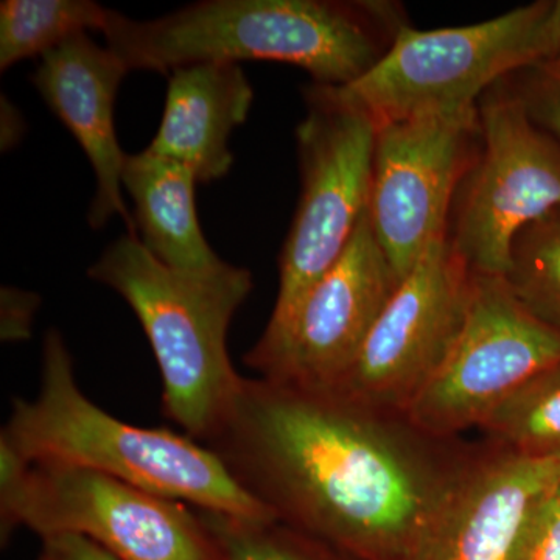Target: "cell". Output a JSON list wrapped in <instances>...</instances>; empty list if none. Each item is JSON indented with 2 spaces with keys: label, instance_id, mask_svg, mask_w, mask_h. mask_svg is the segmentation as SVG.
<instances>
[{
  "label": "cell",
  "instance_id": "1",
  "mask_svg": "<svg viewBox=\"0 0 560 560\" xmlns=\"http://www.w3.org/2000/svg\"><path fill=\"white\" fill-rule=\"evenodd\" d=\"M400 416L243 377L205 445L278 521L374 560H405L459 463Z\"/></svg>",
  "mask_w": 560,
  "mask_h": 560
},
{
  "label": "cell",
  "instance_id": "2",
  "mask_svg": "<svg viewBox=\"0 0 560 560\" xmlns=\"http://www.w3.org/2000/svg\"><path fill=\"white\" fill-rule=\"evenodd\" d=\"M401 18L390 2L205 0L149 21L109 9L102 33L130 72L276 61L311 73L313 84L345 88L382 60L407 25Z\"/></svg>",
  "mask_w": 560,
  "mask_h": 560
},
{
  "label": "cell",
  "instance_id": "3",
  "mask_svg": "<svg viewBox=\"0 0 560 560\" xmlns=\"http://www.w3.org/2000/svg\"><path fill=\"white\" fill-rule=\"evenodd\" d=\"M60 331H47L38 393L14 399L0 444L32 464H58L108 475L195 510L278 521L250 497L208 445L187 434L114 418L88 399Z\"/></svg>",
  "mask_w": 560,
  "mask_h": 560
},
{
  "label": "cell",
  "instance_id": "4",
  "mask_svg": "<svg viewBox=\"0 0 560 560\" xmlns=\"http://www.w3.org/2000/svg\"><path fill=\"white\" fill-rule=\"evenodd\" d=\"M127 301L149 338L162 375V410L191 440L220 430L241 389L228 331L253 291L249 270L224 261L206 272L175 270L138 237L110 243L88 270Z\"/></svg>",
  "mask_w": 560,
  "mask_h": 560
},
{
  "label": "cell",
  "instance_id": "5",
  "mask_svg": "<svg viewBox=\"0 0 560 560\" xmlns=\"http://www.w3.org/2000/svg\"><path fill=\"white\" fill-rule=\"evenodd\" d=\"M24 526L40 539L79 534L120 560H221L201 512L108 475L32 464L0 444L2 541Z\"/></svg>",
  "mask_w": 560,
  "mask_h": 560
},
{
  "label": "cell",
  "instance_id": "6",
  "mask_svg": "<svg viewBox=\"0 0 560 560\" xmlns=\"http://www.w3.org/2000/svg\"><path fill=\"white\" fill-rule=\"evenodd\" d=\"M296 130L301 197L279 257V290L259 341L271 348L305 294L348 249L370 206L377 125L337 88L313 84Z\"/></svg>",
  "mask_w": 560,
  "mask_h": 560
},
{
  "label": "cell",
  "instance_id": "7",
  "mask_svg": "<svg viewBox=\"0 0 560 560\" xmlns=\"http://www.w3.org/2000/svg\"><path fill=\"white\" fill-rule=\"evenodd\" d=\"M548 9L550 2H536L480 24L438 31L405 25L366 75L337 91L377 127L474 108L499 81L539 65Z\"/></svg>",
  "mask_w": 560,
  "mask_h": 560
},
{
  "label": "cell",
  "instance_id": "8",
  "mask_svg": "<svg viewBox=\"0 0 560 560\" xmlns=\"http://www.w3.org/2000/svg\"><path fill=\"white\" fill-rule=\"evenodd\" d=\"M480 143L453 200L447 238L471 272L506 276L525 228L560 209V145L506 79L478 102Z\"/></svg>",
  "mask_w": 560,
  "mask_h": 560
},
{
  "label": "cell",
  "instance_id": "9",
  "mask_svg": "<svg viewBox=\"0 0 560 560\" xmlns=\"http://www.w3.org/2000/svg\"><path fill=\"white\" fill-rule=\"evenodd\" d=\"M560 363V334L533 315L503 276L474 272L458 337L405 410L429 440L480 425L523 383Z\"/></svg>",
  "mask_w": 560,
  "mask_h": 560
},
{
  "label": "cell",
  "instance_id": "10",
  "mask_svg": "<svg viewBox=\"0 0 560 560\" xmlns=\"http://www.w3.org/2000/svg\"><path fill=\"white\" fill-rule=\"evenodd\" d=\"M474 272L447 234L397 283L352 366L326 393L366 410L404 416L458 337Z\"/></svg>",
  "mask_w": 560,
  "mask_h": 560
},
{
  "label": "cell",
  "instance_id": "11",
  "mask_svg": "<svg viewBox=\"0 0 560 560\" xmlns=\"http://www.w3.org/2000/svg\"><path fill=\"white\" fill-rule=\"evenodd\" d=\"M477 140L478 105L378 125L368 215L399 282L431 243L447 234Z\"/></svg>",
  "mask_w": 560,
  "mask_h": 560
},
{
  "label": "cell",
  "instance_id": "12",
  "mask_svg": "<svg viewBox=\"0 0 560 560\" xmlns=\"http://www.w3.org/2000/svg\"><path fill=\"white\" fill-rule=\"evenodd\" d=\"M399 280L364 213L348 249L305 294L271 348L249 350L245 363L296 388L329 390L359 357Z\"/></svg>",
  "mask_w": 560,
  "mask_h": 560
},
{
  "label": "cell",
  "instance_id": "13",
  "mask_svg": "<svg viewBox=\"0 0 560 560\" xmlns=\"http://www.w3.org/2000/svg\"><path fill=\"white\" fill-rule=\"evenodd\" d=\"M559 458L499 451L464 460L405 560H508L530 508L555 486Z\"/></svg>",
  "mask_w": 560,
  "mask_h": 560
},
{
  "label": "cell",
  "instance_id": "14",
  "mask_svg": "<svg viewBox=\"0 0 560 560\" xmlns=\"http://www.w3.org/2000/svg\"><path fill=\"white\" fill-rule=\"evenodd\" d=\"M128 72L109 47H101L88 33H81L40 58L32 83L91 162L95 194L88 221L92 230H102L119 215L128 235L138 237L121 184L127 154L114 127L117 92Z\"/></svg>",
  "mask_w": 560,
  "mask_h": 560
},
{
  "label": "cell",
  "instance_id": "15",
  "mask_svg": "<svg viewBox=\"0 0 560 560\" xmlns=\"http://www.w3.org/2000/svg\"><path fill=\"white\" fill-rule=\"evenodd\" d=\"M160 130L147 150L186 165L198 183L234 165L230 138L248 119L254 91L241 65L200 62L168 73Z\"/></svg>",
  "mask_w": 560,
  "mask_h": 560
},
{
  "label": "cell",
  "instance_id": "16",
  "mask_svg": "<svg viewBox=\"0 0 560 560\" xmlns=\"http://www.w3.org/2000/svg\"><path fill=\"white\" fill-rule=\"evenodd\" d=\"M121 184L135 202L136 235L151 256L190 272L224 264L202 234L195 201L198 180L186 165L145 149L127 154Z\"/></svg>",
  "mask_w": 560,
  "mask_h": 560
},
{
  "label": "cell",
  "instance_id": "17",
  "mask_svg": "<svg viewBox=\"0 0 560 560\" xmlns=\"http://www.w3.org/2000/svg\"><path fill=\"white\" fill-rule=\"evenodd\" d=\"M109 9L92 0H3L0 70L58 49L88 31L105 28Z\"/></svg>",
  "mask_w": 560,
  "mask_h": 560
},
{
  "label": "cell",
  "instance_id": "18",
  "mask_svg": "<svg viewBox=\"0 0 560 560\" xmlns=\"http://www.w3.org/2000/svg\"><path fill=\"white\" fill-rule=\"evenodd\" d=\"M478 429L499 451L528 458H559L560 363L523 383Z\"/></svg>",
  "mask_w": 560,
  "mask_h": 560
},
{
  "label": "cell",
  "instance_id": "19",
  "mask_svg": "<svg viewBox=\"0 0 560 560\" xmlns=\"http://www.w3.org/2000/svg\"><path fill=\"white\" fill-rule=\"evenodd\" d=\"M504 278L522 304L560 334V209L517 235Z\"/></svg>",
  "mask_w": 560,
  "mask_h": 560
},
{
  "label": "cell",
  "instance_id": "20",
  "mask_svg": "<svg viewBox=\"0 0 560 560\" xmlns=\"http://www.w3.org/2000/svg\"><path fill=\"white\" fill-rule=\"evenodd\" d=\"M200 512L219 544L221 560H330L311 545L312 536L287 523Z\"/></svg>",
  "mask_w": 560,
  "mask_h": 560
},
{
  "label": "cell",
  "instance_id": "21",
  "mask_svg": "<svg viewBox=\"0 0 560 560\" xmlns=\"http://www.w3.org/2000/svg\"><path fill=\"white\" fill-rule=\"evenodd\" d=\"M510 84L521 98L529 119L560 145V62H545L521 70Z\"/></svg>",
  "mask_w": 560,
  "mask_h": 560
},
{
  "label": "cell",
  "instance_id": "22",
  "mask_svg": "<svg viewBox=\"0 0 560 560\" xmlns=\"http://www.w3.org/2000/svg\"><path fill=\"white\" fill-rule=\"evenodd\" d=\"M508 560H560V501L552 489L526 514Z\"/></svg>",
  "mask_w": 560,
  "mask_h": 560
},
{
  "label": "cell",
  "instance_id": "23",
  "mask_svg": "<svg viewBox=\"0 0 560 560\" xmlns=\"http://www.w3.org/2000/svg\"><path fill=\"white\" fill-rule=\"evenodd\" d=\"M40 298L32 291L2 287L0 293V337L3 342L27 341L33 334Z\"/></svg>",
  "mask_w": 560,
  "mask_h": 560
},
{
  "label": "cell",
  "instance_id": "24",
  "mask_svg": "<svg viewBox=\"0 0 560 560\" xmlns=\"http://www.w3.org/2000/svg\"><path fill=\"white\" fill-rule=\"evenodd\" d=\"M39 560H120L79 534H54L43 537V552Z\"/></svg>",
  "mask_w": 560,
  "mask_h": 560
},
{
  "label": "cell",
  "instance_id": "25",
  "mask_svg": "<svg viewBox=\"0 0 560 560\" xmlns=\"http://www.w3.org/2000/svg\"><path fill=\"white\" fill-rule=\"evenodd\" d=\"M560 62V0L550 2L540 27V62Z\"/></svg>",
  "mask_w": 560,
  "mask_h": 560
},
{
  "label": "cell",
  "instance_id": "26",
  "mask_svg": "<svg viewBox=\"0 0 560 560\" xmlns=\"http://www.w3.org/2000/svg\"><path fill=\"white\" fill-rule=\"evenodd\" d=\"M24 131V119H22L20 109L2 97V140H0L2 150H10L11 147L16 145Z\"/></svg>",
  "mask_w": 560,
  "mask_h": 560
},
{
  "label": "cell",
  "instance_id": "27",
  "mask_svg": "<svg viewBox=\"0 0 560 560\" xmlns=\"http://www.w3.org/2000/svg\"><path fill=\"white\" fill-rule=\"evenodd\" d=\"M552 493H555L556 499L560 501V467L558 471V478H556L555 486H552Z\"/></svg>",
  "mask_w": 560,
  "mask_h": 560
}]
</instances>
